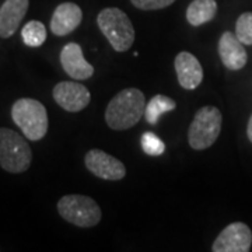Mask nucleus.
Wrapping results in <instances>:
<instances>
[{
    "instance_id": "f257e3e1",
    "label": "nucleus",
    "mask_w": 252,
    "mask_h": 252,
    "mask_svg": "<svg viewBox=\"0 0 252 252\" xmlns=\"http://www.w3.org/2000/svg\"><path fill=\"white\" fill-rule=\"evenodd\" d=\"M146 111V98L139 89L119 91L105 109V122L114 130H126L135 126Z\"/></svg>"
},
{
    "instance_id": "f03ea898",
    "label": "nucleus",
    "mask_w": 252,
    "mask_h": 252,
    "mask_svg": "<svg viewBox=\"0 0 252 252\" xmlns=\"http://www.w3.org/2000/svg\"><path fill=\"white\" fill-rule=\"evenodd\" d=\"M97 24L117 52H126L133 45L135 28L125 11L118 7H107L99 11Z\"/></svg>"
},
{
    "instance_id": "7ed1b4c3",
    "label": "nucleus",
    "mask_w": 252,
    "mask_h": 252,
    "mask_svg": "<svg viewBox=\"0 0 252 252\" xmlns=\"http://www.w3.org/2000/svg\"><path fill=\"white\" fill-rule=\"evenodd\" d=\"M11 118L28 140H41L48 132L46 108L34 98H20L11 107Z\"/></svg>"
},
{
    "instance_id": "20e7f679",
    "label": "nucleus",
    "mask_w": 252,
    "mask_h": 252,
    "mask_svg": "<svg viewBox=\"0 0 252 252\" xmlns=\"http://www.w3.org/2000/svg\"><path fill=\"white\" fill-rule=\"evenodd\" d=\"M32 161V152L27 140L17 132L0 127V167L11 174L27 171Z\"/></svg>"
},
{
    "instance_id": "39448f33",
    "label": "nucleus",
    "mask_w": 252,
    "mask_h": 252,
    "mask_svg": "<svg viewBox=\"0 0 252 252\" xmlns=\"http://www.w3.org/2000/svg\"><path fill=\"white\" fill-rule=\"evenodd\" d=\"M223 115L216 107H203L195 114L188 129L189 146L193 150H206L213 146L221 132Z\"/></svg>"
},
{
    "instance_id": "423d86ee",
    "label": "nucleus",
    "mask_w": 252,
    "mask_h": 252,
    "mask_svg": "<svg viewBox=\"0 0 252 252\" xmlns=\"http://www.w3.org/2000/svg\"><path fill=\"white\" fill-rule=\"evenodd\" d=\"M58 213L67 223L89 228L101 221L102 212L94 199L84 195H66L58 202Z\"/></svg>"
},
{
    "instance_id": "0eeeda50",
    "label": "nucleus",
    "mask_w": 252,
    "mask_h": 252,
    "mask_svg": "<svg viewBox=\"0 0 252 252\" xmlns=\"http://www.w3.org/2000/svg\"><path fill=\"white\" fill-rule=\"evenodd\" d=\"M252 245V231L245 223L235 221L225 227L213 243V252H248Z\"/></svg>"
},
{
    "instance_id": "6e6552de",
    "label": "nucleus",
    "mask_w": 252,
    "mask_h": 252,
    "mask_svg": "<svg viewBox=\"0 0 252 252\" xmlns=\"http://www.w3.org/2000/svg\"><path fill=\"white\" fill-rule=\"evenodd\" d=\"M87 170L105 181L124 180L126 175L125 164L119 161L117 157L105 153L98 149H93L84 157Z\"/></svg>"
},
{
    "instance_id": "1a4fd4ad",
    "label": "nucleus",
    "mask_w": 252,
    "mask_h": 252,
    "mask_svg": "<svg viewBox=\"0 0 252 252\" xmlns=\"http://www.w3.org/2000/svg\"><path fill=\"white\" fill-rule=\"evenodd\" d=\"M54 99L67 112H80L90 104V91L77 81H61L54 87Z\"/></svg>"
},
{
    "instance_id": "9d476101",
    "label": "nucleus",
    "mask_w": 252,
    "mask_h": 252,
    "mask_svg": "<svg viewBox=\"0 0 252 252\" xmlns=\"http://www.w3.org/2000/svg\"><path fill=\"white\" fill-rule=\"evenodd\" d=\"M61 64L63 70L76 80H87L94 74L93 64L84 59L83 49L76 42H70L63 46L61 52Z\"/></svg>"
},
{
    "instance_id": "9b49d317",
    "label": "nucleus",
    "mask_w": 252,
    "mask_h": 252,
    "mask_svg": "<svg viewBox=\"0 0 252 252\" xmlns=\"http://www.w3.org/2000/svg\"><path fill=\"white\" fill-rule=\"evenodd\" d=\"M175 72L178 83L185 90H195L203 80V67L196 56L189 52H180L175 56Z\"/></svg>"
},
{
    "instance_id": "f8f14e48",
    "label": "nucleus",
    "mask_w": 252,
    "mask_h": 252,
    "mask_svg": "<svg viewBox=\"0 0 252 252\" xmlns=\"http://www.w3.org/2000/svg\"><path fill=\"white\" fill-rule=\"evenodd\" d=\"M219 56L221 63L230 70H241L248 61L244 44L230 31H225L219 39Z\"/></svg>"
},
{
    "instance_id": "ddd939ff",
    "label": "nucleus",
    "mask_w": 252,
    "mask_h": 252,
    "mask_svg": "<svg viewBox=\"0 0 252 252\" xmlns=\"http://www.w3.org/2000/svg\"><path fill=\"white\" fill-rule=\"evenodd\" d=\"M81 20L83 11L80 7L76 3L66 1L55 9L51 18V31L58 36L67 35L80 26Z\"/></svg>"
},
{
    "instance_id": "4468645a",
    "label": "nucleus",
    "mask_w": 252,
    "mask_h": 252,
    "mask_svg": "<svg viewBox=\"0 0 252 252\" xmlns=\"http://www.w3.org/2000/svg\"><path fill=\"white\" fill-rule=\"evenodd\" d=\"M30 0H6L0 7V36L10 38L26 17Z\"/></svg>"
},
{
    "instance_id": "2eb2a0df",
    "label": "nucleus",
    "mask_w": 252,
    "mask_h": 252,
    "mask_svg": "<svg viewBox=\"0 0 252 252\" xmlns=\"http://www.w3.org/2000/svg\"><path fill=\"white\" fill-rule=\"evenodd\" d=\"M216 0H192L187 9V20L190 26L199 27L216 17Z\"/></svg>"
},
{
    "instance_id": "dca6fc26",
    "label": "nucleus",
    "mask_w": 252,
    "mask_h": 252,
    "mask_svg": "<svg viewBox=\"0 0 252 252\" xmlns=\"http://www.w3.org/2000/svg\"><path fill=\"white\" fill-rule=\"evenodd\" d=\"M175 108H177V102L172 98L167 97V95H161V94L154 95L153 98L149 101V104L146 105V111H144L146 121L150 125H156L161 115L171 112Z\"/></svg>"
},
{
    "instance_id": "f3484780",
    "label": "nucleus",
    "mask_w": 252,
    "mask_h": 252,
    "mask_svg": "<svg viewBox=\"0 0 252 252\" xmlns=\"http://www.w3.org/2000/svg\"><path fill=\"white\" fill-rule=\"evenodd\" d=\"M21 38L24 44L31 48H38L46 41V28L41 21L32 20L21 30Z\"/></svg>"
},
{
    "instance_id": "a211bd4d",
    "label": "nucleus",
    "mask_w": 252,
    "mask_h": 252,
    "mask_svg": "<svg viewBox=\"0 0 252 252\" xmlns=\"http://www.w3.org/2000/svg\"><path fill=\"white\" fill-rule=\"evenodd\" d=\"M235 35L244 45H252V13H243L235 23Z\"/></svg>"
},
{
    "instance_id": "6ab92c4d",
    "label": "nucleus",
    "mask_w": 252,
    "mask_h": 252,
    "mask_svg": "<svg viewBox=\"0 0 252 252\" xmlns=\"http://www.w3.org/2000/svg\"><path fill=\"white\" fill-rule=\"evenodd\" d=\"M140 143H142V149L147 156H161L165 152V144L162 142L161 139L157 135H154L152 132H146L140 139Z\"/></svg>"
},
{
    "instance_id": "aec40b11",
    "label": "nucleus",
    "mask_w": 252,
    "mask_h": 252,
    "mask_svg": "<svg viewBox=\"0 0 252 252\" xmlns=\"http://www.w3.org/2000/svg\"><path fill=\"white\" fill-rule=\"evenodd\" d=\"M132 4L140 10H146V11H150V10H161L171 6L175 0H130Z\"/></svg>"
},
{
    "instance_id": "412c9836",
    "label": "nucleus",
    "mask_w": 252,
    "mask_h": 252,
    "mask_svg": "<svg viewBox=\"0 0 252 252\" xmlns=\"http://www.w3.org/2000/svg\"><path fill=\"white\" fill-rule=\"evenodd\" d=\"M247 136L250 139V142L252 143V115L250 117V121H248V125H247Z\"/></svg>"
}]
</instances>
